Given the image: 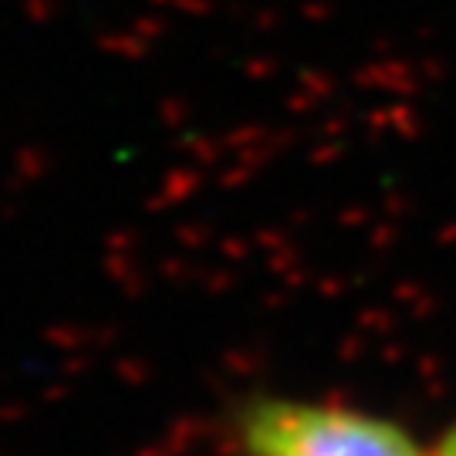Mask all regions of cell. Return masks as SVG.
<instances>
[{
    "mask_svg": "<svg viewBox=\"0 0 456 456\" xmlns=\"http://www.w3.org/2000/svg\"><path fill=\"white\" fill-rule=\"evenodd\" d=\"M240 456H433L403 423L369 409L254 392L233 409Z\"/></svg>",
    "mask_w": 456,
    "mask_h": 456,
    "instance_id": "cell-1",
    "label": "cell"
},
{
    "mask_svg": "<svg viewBox=\"0 0 456 456\" xmlns=\"http://www.w3.org/2000/svg\"><path fill=\"white\" fill-rule=\"evenodd\" d=\"M433 456H456V423L446 426V433L433 446Z\"/></svg>",
    "mask_w": 456,
    "mask_h": 456,
    "instance_id": "cell-2",
    "label": "cell"
}]
</instances>
